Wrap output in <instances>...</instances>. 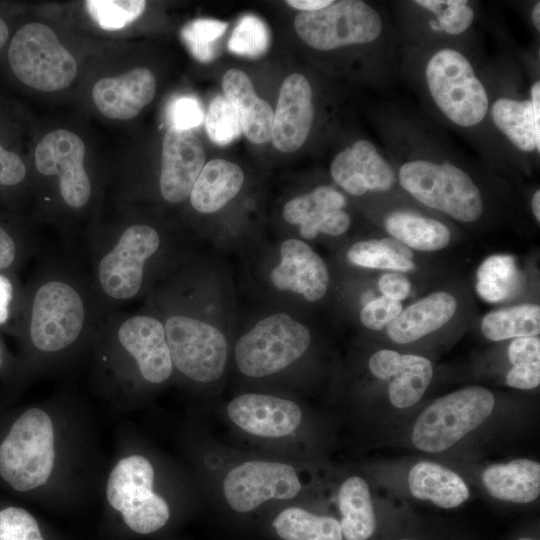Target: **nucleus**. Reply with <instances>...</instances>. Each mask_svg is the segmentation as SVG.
<instances>
[{
  "instance_id": "49",
  "label": "nucleus",
  "mask_w": 540,
  "mask_h": 540,
  "mask_svg": "<svg viewBox=\"0 0 540 540\" xmlns=\"http://www.w3.org/2000/svg\"><path fill=\"white\" fill-rule=\"evenodd\" d=\"M332 1L330 0H287L286 3L300 11L312 12L325 8Z\"/></svg>"
},
{
  "instance_id": "22",
  "label": "nucleus",
  "mask_w": 540,
  "mask_h": 540,
  "mask_svg": "<svg viewBox=\"0 0 540 540\" xmlns=\"http://www.w3.org/2000/svg\"><path fill=\"white\" fill-rule=\"evenodd\" d=\"M155 93L154 74L148 68L137 67L120 76L98 80L92 89V99L104 116L126 120L137 116Z\"/></svg>"
},
{
  "instance_id": "30",
  "label": "nucleus",
  "mask_w": 540,
  "mask_h": 540,
  "mask_svg": "<svg viewBox=\"0 0 540 540\" xmlns=\"http://www.w3.org/2000/svg\"><path fill=\"white\" fill-rule=\"evenodd\" d=\"M269 527L277 540H343L339 520L298 506L279 511Z\"/></svg>"
},
{
  "instance_id": "24",
  "label": "nucleus",
  "mask_w": 540,
  "mask_h": 540,
  "mask_svg": "<svg viewBox=\"0 0 540 540\" xmlns=\"http://www.w3.org/2000/svg\"><path fill=\"white\" fill-rule=\"evenodd\" d=\"M457 310V301L448 292L439 291L412 303L387 326V335L398 344L412 343L440 329Z\"/></svg>"
},
{
  "instance_id": "15",
  "label": "nucleus",
  "mask_w": 540,
  "mask_h": 540,
  "mask_svg": "<svg viewBox=\"0 0 540 540\" xmlns=\"http://www.w3.org/2000/svg\"><path fill=\"white\" fill-rule=\"evenodd\" d=\"M204 165V147L195 133L170 126L162 142L161 197L171 204L186 201Z\"/></svg>"
},
{
  "instance_id": "33",
  "label": "nucleus",
  "mask_w": 540,
  "mask_h": 540,
  "mask_svg": "<svg viewBox=\"0 0 540 540\" xmlns=\"http://www.w3.org/2000/svg\"><path fill=\"white\" fill-rule=\"evenodd\" d=\"M519 271L510 255H493L483 261L477 272L476 290L488 302H500L512 296L519 285Z\"/></svg>"
},
{
  "instance_id": "8",
  "label": "nucleus",
  "mask_w": 540,
  "mask_h": 540,
  "mask_svg": "<svg viewBox=\"0 0 540 540\" xmlns=\"http://www.w3.org/2000/svg\"><path fill=\"white\" fill-rule=\"evenodd\" d=\"M310 342L308 328L289 314L269 315L237 341L234 349L236 365L247 377L272 375L298 360Z\"/></svg>"
},
{
  "instance_id": "5",
  "label": "nucleus",
  "mask_w": 540,
  "mask_h": 540,
  "mask_svg": "<svg viewBox=\"0 0 540 540\" xmlns=\"http://www.w3.org/2000/svg\"><path fill=\"white\" fill-rule=\"evenodd\" d=\"M494 406V395L481 386L465 387L440 397L416 419L413 445L427 453L443 452L479 427Z\"/></svg>"
},
{
  "instance_id": "41",
  "label": "nucleus",
  "mask_w": 540,
  "mask_h": 540,
  "mask_svg": "<svg viewBox=\"0 0 540 540\" xmlns=\"http://www.w3.org/2000/svg\"><path fill=\"white\" fill-rule=\"evenodd\" d=\"M401 311V302L382 295L365 304L360 311V321L364 327L377 331L387 327Z\"/></svg>"
},
{
  "instance_id": "25",
  "label": "nucleus",
  "mask_w": 540,
  "mask_h": 540,
  "mask_svg": "<svg viewBox=\"0 0 540 540\" xmlns=\"http://www.w3.org/2000/svg\"><path fill=\"white\" fill-rule=\"evenodd\" d=\"M226 99L235 109L242 132L249 141L263 144L270 140L274 111L259 98L249 77L239 69H229L222 79Z\"/></svg>"
},
{
  "instance_id": "9",
  "label": "nucleus",
  "mask_w": 540,
  "mask_h": 540,
  "mask_svg": "<svg viewBox=\"0 0 540 540\" xmlns=\"http://www.w3.org/2000/svg\"><path fill=\"white\" fill-rule=\"evenodd\" d=\"M163 317L173 367L195 382L211 383L219 379L228 356L223 333L183 311L173 309Z\"/></svg>"
},
{
  "instance_id": "27",
  "label": "nucleus",
  "mask_w": 540,
  "mask_h": 540,
  "mask_svg": "<svg viewBox=\"0 0 540 540\" xmlns=\"http://www.w3.org/2000/svg\"><path fill=\"white\" fill-rule=\"evenodd\" d=\"M408 487L413 497L445 509L458 507L470 496L468 486L456 472L431 461L411 467Z\"/></svg>"
},
{
  "instance_id": "1",
  "label": "nucleus",
  "mask_w": 540,
  "mask_h": 540,
  "mask_svg": "<svg viewBox=\"0 0 540 540\" xmlns=\"http://www.w3.org/2000/svg\"><path fill=\"white\" fill-rule=\"evenodd\" d=\"M25 296L21 327L35 354L58 356L94 340L100 318L88 271L75 260L46 259Z\"/></svg>"
},
{
  "instance_id": "53",
  "label": "nucleus",
  "mask_w": 540,
  "mask_h": 540,
  "mask_svg": "<svg viewBox=\"0 0 540 540\" xmlns=\"http://www.w3.org/2000/svg\"><path fill=\"white\" fill-rule=\"evenodd\" d=\"M3 363V358H2V349H1V346H0V367Z\"/></svg>"
},
{
  "instance_id": "20",
  "label": "nucleus",
  "mask_w": 540,
  "mask_h": 540,
  "mask_svg": "<svg viewBox=\"0 0 540 540\" xmlns=\"http://www.w3.org/2000/svg\"><path fill=\"white\" fill-rule=\"evenodd\" d=\"M345 203V197L335 188L319 186L288 201L283 208V217L289 224L299 225L303 238L313 239L318 233L339 236L351 224L350 216L343 210Z\"/></svg>"
},
{
  "instance_id": "42",
  "label": "nucleus",
  "mask_w": 540,
  "mask_h": 540,
  "mask_svg": "<svg viewBox=\"0 0 540 540\" xmlns=\"http://www.w3.org/2000/svg\"><path fill=\"white\" fill-rule=\"evenodd\" d=\"M205 114L201 103L193 97L182 96L171 102L168 108V118L171 126L180 129H190L199 126Z\"/></svg>"
},
{
  "instance_id": "13",
  "label": "nucleus",
  "mask_w": 540,
  "mask_h": 540,
  "mask_svg": "<svg viewBox=\"0 0 540 540\" xmlns=\"http://www.w3.org/2000/svg\"><path fill=\"white\" fill-rule=\"evenodd\" d=\"M295 468L275 461L243 462L226 474L223 494L228 507L245 515L271 500H290L301 491Z\"/></svg>"
},
{
  "instance_id": "45",
  "label": "nucleus",
  "mask_w": 540,
  "mask_h": 540,
  "mask_svg": "<svg viewBox=\"0 0 540 540\" xmlns=\"http://www.w3.org/2000/svg\"><path fill=\"white\" fill-rule=\"evenodd\" d=\"M506 384L521 390L538 387L540 384V363L512 366L506 375Z\"/></svg>"
},
{
  "instance_id": "34",
  "label": "nucleus",
  "mask_w": 540,
  "mask_h": 540,
  "mask_svg": "<svg viewBox=\"0 0 540 540\" xmlns=\"http://www.w3.org/2000/svg\"><path fill=\"white\" fill-rule=\"evenodd\" d=\"M347 258L355 265L370 269L409 272L416 268L412 260L392 250L384 238L354 243L347 251Z\"/></svg>"
},
{
  "instance_id": "17",
  "label": "nucleus",
  "mask_w": 540,
  "mask_h": 540,
  "mask_svg": "<svg viewBox=\"0 0 540 540\" xmlns=\"http://www.w3.org/2000/svg\"><path fill=\"white\" fill-rule=\"evenodd\" d=\"M330 173L338 186L355 196L388 191L396 182L394 169L368 140H358L339 152Z\"/></svg>"
},
{
  "instance_id": "50",
  "label": "nucleus",
  "mask_w": 540,
  "mask_h": 540,
  "mask_svg": "<svg viewBox=\"0 0 540 540\" xmlns=\"http://www.w3.org/2000/svg\"><path fill=\"white\" fill-rule=\"evenodd\" d=\"M531 207H532L533 215L535 219L537 220V222L539 223L540 222V190H537L534 193L532 197V201H531Z\"/></svg>"
},
{
  "instance_id": "4",
  "label": "nucleus",
  "mask_w": 540,
  "mask_h": 540,
  "mask_svg": "<svg viewBox=\"0 0 540 540\" xmlns=\"http://www.w3.org/2000/svg\"><path fill=\"white\" fill-rule=\"evenodd\" d=\"M54 457L52 421L43 410L30 408L0 445V476L15 490L30 491L47 481Z\"/></svg>"
},
{
  "instance_id": "51",
  "label": "nucleus",
  "mask_w": 540,
  "mask_h": 540,
  "mask_svg": "<svg viewBox=\"0 0 540 540\" xmlns=\"http://www.w3.org/2000/svg\"><path fill=\"white\" fill-rule=\"evenodd\" d=\"M532 23L536 30L540 31V2H536L531 13Z\"/></svg>"
},
{
  "instance_id": "35",
  "label": "nucleus",
  "mask_w": 540,
  "mask_h": 540,
  "mask_svg": "<svg viewBox=\"0 0 540 540\" xmlns=\"http://www.w3.org/2000/svg\"><path fill=\"white\" fill-rule=\"evenodd\" d=\"M414 3L436 16V20L430 22L433 30L449 35L463 33L474 20V11L464 0H417Z\"/></svg>"
},
{
  "instance_id": "43",
  "label": "nucleus",
  "mask_w": 540,
  "mask_h": 540,
  "mask_svg": "<svg viewBox=\"0 0 540 540\" xmlns=\"http://www.w3.org/2000/svg\"><path fill=\"white\" fill-rule=\"evenodd\" d=\"M508 358L513 366L540 363V339L537 336L514 338L508 347Z\"/></svg>"
},
{
  "instance_id": "52",
  "label": "nucleus",
  "mask_w": 540,
  "mask_h": 540,
  "mask_svg": "<svg viewBox=\"0 0 540 540\" xmlns=\"http://www.w3.org/2000/svg\"><path fill=\"white\" fill-rule=\"evenodd\" d=\"M8 35H9V30H8L7 24L5 23L3 19L0 18V49L7 41Z\"/></svg>"
},
{
  "instance_id": "18",
  "label": "nucleus",
  "mask_w": 540,
  "mask_h": 540,
  "mask_svg": "<svg viewBox=\"0 0 540 540\" xmlns=\"http://www.w3.org/2000/svg\"><path fill=\"white\" fill-rule=\"evenodd\" d=\"M368 367L376 378L389 382V400L399 409L418 403L433 378V366L426 357L389 349L373 353Z\"/></svg>"
},
{
  "instance_id": "38",
  "label": "nucleus",
  "mask_w": 540,
  "mask_h": 540,
  "mask_svg": "<svg viewBox=\"0 0 540 540\" xmlns=\"http://www.w3.org/2000/svg\"><path fill=\"white\" fill-rule=\"evenodd\" d=\"M228 24L215 19H196L181 30V37L192 53L201 62H209L216 56L215 41L226 31Z\"/></svg>"
},
{
  "instance_id": "31",
  "label": "nucleus",
  "mask_w": 540,
  "mask_h": 540,
  "mask_svg": "<svg viewBox=\"0 0 540 540\" xmlns=\"http://www.w3.org/2000/svg\"><path fill=\"white\" fill-rule=\"evenodd\" d=\"M386 231L410 249L437 251L451 238L449 228L440 221L409 211H397L385 219Z\"/></svg>"
},
{
  "instance_id": "48",
  "label": "nucleus",
  "mask_w": 540,
  "mask_h": 540,
  "mask_svg": "<svg viewBox=\"0 0 540 540\" xmlns=\"http://www.w3.org/2000/svg\"><path fill=\"white\" fill-rule=\"evenodd\" d=\"M16 296L13 280L0 271V327L6 326L12 318Z\"/></svg>"
},
{
  "instance_id": "26",
  "label": "nucleus",
  "mask_w": 540,
  "mask_h": 540,
  "mask_svg": "<svg viewBox=\"0 0 540 540\" xmlns=\"http://www.w3.org/2000/svg\"><path fill=\"white\" fill-rule=\"evenodd\" d=\"M482 481L498 500L530 503L540 494V464L526 458L492 464L483 471Z\"/></svg>"
},
{
  "instance_id": "11",
  "label": "nucleus",
  "mask_w": 540,
  "mask_h": 540,
  "mask_svg": "<svg viewBox=\"0 0 540 540\" xmlns=\"http://www.w3.org/2000/svg\"><path fill=\"white\" fill-rule=\"evenodd\" d=\"M294 27L307 45L327 51L375 41L383 30V20L364 1L340 0L317 11L299 12Z\"/></svg>"
},
{
  "instance_id": "14",
  "label": "nucleus",
  "mask_w": 540,
  "mask_h": 540,
  "mask_svg": "<svg viewBox=\"0 0 540 540\" xmlns=\"http://www.w3.org/2000/svg\"><path fill=\"white\" fill-rule=\"evenodd\" d=\"M101 322L135 358L142 380L156 385L170 378L174 367L164 326L158 315L117 311Z\"/></svg>"
},
{
  "instance_id": "29",
  "label": "nucleus",
  "mask_w": 540,
  "mask_h": 540,
  "mask_svg": "<svg viewBox=\"0 0 540 540\" xmlns=\"http://www.w3.org/2000/svg\"><path fill=\"white\" fill-rule=\"evenodd\" d=\"M338 507L343 539L368 540L376 529V516L367 482L359 476L347 478L340 486Z\"/></svg>"
},
{
  "instance_id": "23",
  "label": "nucleus",
  "mask_w": 540,
  "mask_h": 540,
  "mask_svg": "<svg viewBox=\"0 0 540 540\" xmlns=\"http://www.w3.org/2000/svg\"><path fill=\"white\" fill-rule=\"evenodd\" d=\"M497 129L519 150L540 152V82L530 88V99L498 98L491 107Z\"/></svg>"
},
{
  "instance_id": "21",
  "label": "nucleus",
  "mask_w": 540,
  "mask_h": 540,
  "mask_svg": "<svg viewBox=\"0 0 540 540\" xmlns=\"http://www.w3.org/2000/svg\"><path fill=\"white\" fill-rule=\"evenodd\" d=\"M280 256V264L270 273V280L277 289L300 294L309 302L318 301L326 294L327 266L308 244L288 239L280 246Z\"/></svg>"
},
{
  "instance_id": "55",
  "label": "nucleus",
  "mask_w": 540,
  "mask_h": 540,
  "mask_svg": "<svg viewBox=\"0 0 540 540\" xmlns=\"http://www.w3.org/2000/svg\"><path fill=\"white\" fill-rule=\"evenodd\" d=\"M400 540H414V539L403 538V539H400Z\"/></svg>"
},
{
  "instance_id": "10",
  "label": "nucleus",
  "mask_w": 540,
  "mask_h": 540,
  "mask_svg": "<svg viewBox=\"0 0 540 540\" xmlns=\"http://www.w3.org/2000/svg\"><path fill=\"white\" fill-rule=\"evenodd\" d=\"M154 469L141 455L121 459L111 471L106 495L136 533L151 534L168 523L171 511L164 498L153 492Z\"/></svg>"
},
{
  "instance_id": "40",
  "label": "nucleus",
  "mask_w": 540,
  "mask_h": 540,
  "mask_svg": "<svg viewBox=\"0 0 540 540\" xmlns=\"http://www.w3.org/2000/svg\"><path fill=\"white\" fill-rule=\"evenodd\" d=\"M0 540H44L36 519L25 509L0 510Z\"/></svg>"
},
{
  "instance_id": "2",
  "label": "nucleus",
  "mask_w": 540,
  "mask_h": 540,
  "mask_svg": "<svg viewBox=\"0 0 540 540\" xmlns=\"http://www.w3.org/2000/svg\"><path fill=\"white\" fill-rule=\"evenodd\" d=\"M90 286L100 321L142 296L167 244L159 229L131 222L104 233H92L85 245Z\"/></svg>"
},
{
  "instance_id": "44",
  "label": "nucleus",
  "mask_w": 540,
  "mask_h": 540,
  "mask_svg": "<svg viewBox=\"0 0 540 540\" xmlns=\"http://www.w3.org/2000/svg\"><path fill=\"white\" fill-rule=\"evenodd\" d=\"M26 177V167L18 154L0 145V185L12 187L19 185Z\"/></svg>"
},
{
  "instance_id": "16",
  "label": "nucleus",
  "mask_w": 540,
  "mask_h": 540,
  "mask_svg": "<svg viewBox=\"0 0 540 540\" xmlns=\"http://www.w3.org/2000/svg\"><path fill=\"white\" fill-rule=\"evenodd\" d=\"M230 420L248 434L281 438L294 433L303 418L299 405L267 394L245 393L227 405Z\"/></svg>"
},
{
  "instance_id": "12",
  "label": "nucleus",
  "mask_w": 540,
  "mask_h": 540,
  "mask_svg": "<svg viewBox=\"0 0 540 540\" xmlns=\"http://www.w3.org/2000/svg\"><path fill=\"white\" fill-rule=\"evenodd\" d=\"M85 145L75 133L49 132L35 148V167L43 177L57 178L60 204L68 211L85 209L93 196L92 180L84 166Z\"/></svg>"
},
{
  "instance_id": "3",
  "label": "nucleus",
  "mask_w": 540,
  "mask_h": 540,
  "mask_svg": "<svg viewBox=\"0 0 540 540\" xmlns=\"http://www.w3.org/2000/svg\"><path fill=\"white\" fill-rule=\"evenodd\" d=\"M398 179L417 201L457 221L474 222L482 215L480 189L464 170L450 162L410 160L400 167Z\"/></svg>"
},
{
  "instance_id": "46",
  "label": "nucleus",
  "mask_w": 540,
  "mask_h": 540,
  "mask_svg": "<svg viewBox=\"0 0 540 540\" xmlns=\"http://www.w3.org/2000/svg\"><path fill=\"white\" fill-rule=\"evenodd\" d=\"M24 245L0 224V271L16 265L23 255Z\"/></svg>"
},
{
  "instance_id": "36",
  "label": "nucleus",
  "mask_w": 540,
  "mask_h": 540,
  "mask_svg": "<svg viewBox=\"0 0 540 540\" xmlns=\"http://www.w3.org/2000/svg\"><path fill=\"white\" fill-rule=\"evenodd\" d=\"M270 45L267 25L257 16L244 15L234 28L228 42V49L237 55L258 58Z\"/></svg>"
},
{
  "instance_id": "7",
  "label": "nucleus",
  "mask_w": 540,
  "mask_h": 540,
  "mask_svg": "<svg viewBox=\"0 0 540 540\" xmlns=\"http://www.w3.org/2000/svg\"><path fill=\"white\" fill-rule=\"evenodd\" d=\"M8 61L24 84L45 92L67 88L76 78L77 62L47 25L32 22L14 34Z\"/></svg>"
},
{
  "instance_id": "54",
  "label": "nucleus",
  "mask_w": 540,
  "mask_h": 540,
  "mask_svg": "<svg viewBox=\"0 0 540 540\" xmlns=\"http://www.w3.org/2000/svg\"><path fill=\"white\" fill-rule=\"evenodd\" d=\"M518 540H533V539L528 538V537H522V538H519Z\"/></svg>"
},
{
  "instance_id": "37",
  "label": "nucleus",
  "mask_w": 540,
  "mask_h": 540,
  "mask_svg": "<svg viewBox=\"0 0 540 540\" xmlns=\"http://www.w3.org/2000/svg\"><path fill=\"white\" fill-rule=\"evenodd\" d=\"M85 7L101 28L117 30L138 18L146 7V1L88 0Z\"/></svg>"
},
{
  "instance_id": "32",
  "label": "nucleus",
  "mask_w": 540,
  "mask_h": 540,
  "mask_svg": "<svg viewBox=\"0 0 540 540\" xmlns=\"http://www.w3.org/2000/svg\"><path fill=\"white\" fill-rule=\"evenodd\" d=\"M481 331L491 341L537 336L540 332V307L521 304L491 311L483 317Z\"/></svg>"
},
{
  "instance_id": "19",
  "label": "nucleus",
  "mask_w": 540,
  "mask_h": 540,
  "mask_svg": "<svg viewBox=\"0 0 540 540\" xmlns=\"http://www.w3.org/2000/svg\"><path fill=\"white\" fill-rule=\"evenodd\" d=\"M314 118L312 89L305 76L289 75L283 81L273 115L271 141L285 153L298 150L306 141Z\"/></svg>"
},
{
  "instance_id": "6",
  "label": "nucleus",
  "mask_w": 540,
  "mask_h": 540,
  "mask_svg": "<svg viewBox=\"0 0 540 540\" xmlns=\"http://www.w3.org/2000/svg\"><path fill=\"white\" fill-rule=\"evenodd\" d=\"M425 79L434 103L452 123L471 127L487 115V91L468 58L458 50L435 52L426 64Z\"/></svg>"
},
{
  "instance_id": "47",
  "label": "nucleus",
  "mask_w": 540,
  "mask_h": 540,
  "mask_svg": "<svg viewBox=\"0 0 540 540\" xmlns=\"http://www.w3.org/2000/svg\"><path fill=\"white\" fill-rule=\"evenodd\" d=\"M378 287L383 296L401 302L406 299L411 291V283L406 276L398 272L383 274Z\"/></svg>"
},
{
  "instance_id": "39",
  "label": "nucleus",
  "mask_w": 540,
  "mask_h": 540,
  "mask_svg": "<svg viewBox=\"0 0 540 540\" xmlns=\"http://www.w3.org/2000/svg\"><path fill=\"white\" fill-rule=\"evenodd\" d=\"M204 121L210 140L220 146L231 143L242 133L238 115L224 95L211 101Z\"/></svg>"
},
{
  "instance_id": "28",
  "label": "nucleus",
  "mask_w": 540,
  "mask_h": 540,
  "mask_svg": "<svg viewBox=\"0 0 540 540\" xmlns=\"http://www.w3.org/2000/svg\"><path fill=\"white\" fill-rule=\"evenodd\" d=\"M243 182L244 173L239 165L224 159L210 160L193 185L190 203L199 213H214L238 194Z\"/></svg>"
}]
</instances>
